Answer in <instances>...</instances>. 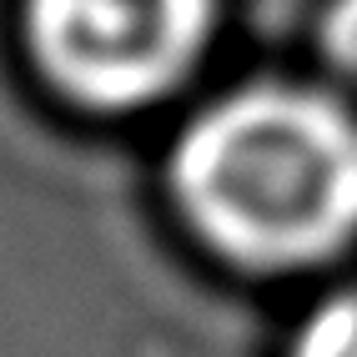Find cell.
Wrapping results in <instances>:
<instances>
[{"mask_svg":"<svg viewBox=\"0 0 357 357\" xmlns=\"http://www.w3.org/2000/svg\"><path fill=\"white\" fill-rule=\"evenodd\" d=\"M292 357H357V287L332 292L312 317L302 322Z\"/></svg>","mask_w":357,"mask_h":357,"instance_id":"3","label":"cell"},{"mask_svg":"<svg viewBox=\"0 0 357 357\" xmlns=\"http://www.w3.org/2000/svg\"><path fill=\"white\" fill-rule=\"evenodd\" d=\"M172 186L206 247L292 272L357 236V116L322 91L247 86L181 131Z\"/></svg>","mask_w":357,"mask_h":357,"instance_id":"1","label":"cell"},{"mask_svg":"<svg viewBox=\"0 0 357 357\" xmlns=\"http://www.w3.org/2000/svg\"><path fill=\"white\" fill-rule=\"evenodd\" d=\"M217 0H26L40 76L91 111L166 96L211 36Z\"/></svg>","mask_w":357,"mask_h":357,"instance_id":"2","label":"cell"},{"mask_svg":"<svg viewBox=\"0 0 357 357\" xmlns=\"http://www.w3.org/2000/svg\"><path fill=\"white\" fill-rule=\"evenodd\" d=\"M322 51L357 76V0H332L322 15Z\"/></svg>","mask_w":357,"mask_h":357,"instance_id":"4","label":"cell"}]
</instances>
